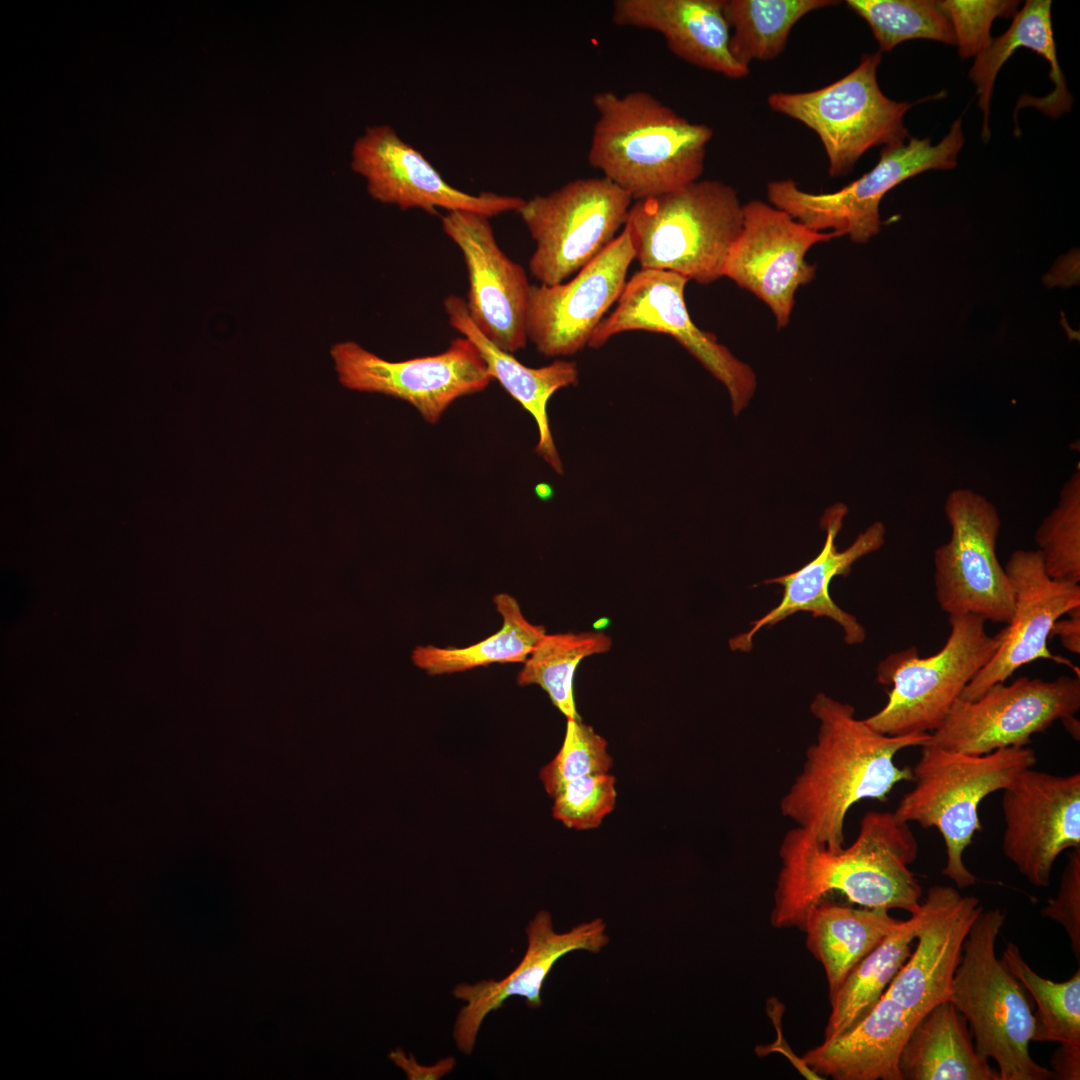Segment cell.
<instances>
[{"instance_id":"obj_43","label":"cell","mask_w":1080,"mask_h":1080,"mask_svg":"<svg viewBox=\"0 0 1080 1080\" xmlns=\"http://www.w3.org/2000/svg\"><path fill=\"white\" fill-rule=\"evenodd\" d=\"M1067 731L1076 739L1079 738V721L1075 716L1062 721Z\"/></svg>"},{"instance_id":"obj_18","label":"cell","mask_w":1080,"mask_h":1080,"mask_svg":"<svg viewBox=\"0 0 1080 1080\" xmlns=\"http://www.w3.org/2000/svg\"><path fill=\"white\" fill-rule=\"evenodd\" d=\"M351 168L366 182L376 201L401 210L471 211L488 217L517 212L518 196L481 192L474 195L450 185L433 165L389 125L368 126L354 142Z\"/></svg>"},{"instance_id":"obj_10","label":"cell","mask_w":1080,"mask_h":1080,"mask_svg":"<svg viewBox=\"0 0 1080 1080\" xmlns=\"http://www.w3.org/2000/svg\"><path fill=\"white\" fill-rule=\"evenodd\" d=\"M632 201L605 177L575 179L525 200L517 213L536 244L531 275L555 285L577 273L615 239Z\"/></svg>"},{"instance_id":"obj_4","label":"cell","mask_w":1080,"mask_h":1080,"mask_svg":"<svg viewBox=\"0 0 1080 1080\" xmlns=\"http://www.w3.org/2000/svg\"><path fill=\"white\" fill-rule=\"evenodd\" d=\"M736 190L719 180H697L632 203L627 229L640 269L669 271L709 285L723 276L742 228Z\"/></svg>"},{"instance_id":"obj_5","label":"cell","mask_w":1080,"mask_h":1080,"mask_svg":"<svg viewBox=\"0 0 1080 1080\" xmlns=\"http://www.w3.org/2000/svg\"><path fill=\"white\" fill-rule=\"evenodd\" d=\"M1005 919L999 908L983 909L972 923L949 1000L970 1026L977 1052L997 1063L1000 1080L1054 1079L1030 1054L1035 1020L1026 990L996 956Z\"/></svg>"},{"instance_id":"obj_8","label":"cell","mask_w":1080,"mask_h":1080,"mask_svg":"<svg viewBox=\"0 0 1080 1080\" xmlns=\"http://www.w3.org/2000/svg\"><path fill=\"white\" fill-rule=\"evenodd\" d=\"M880 62V51L865 54L850 73L820 89L775 92L768 97L773 111L818 135L832 177L848 174L870 148L902 144L909 138L904 115L911 104L892 100L881 91Z\"/></svg>"},{"instance_id":"obj_19","label":"cell","mask_w":1080,"mask_h":1080,"mask_svg":"<svg viewBox=\"0 0 1080 1080\" xmlns=\"http://www.w3.org/2000/svg\"><path fill=\"white\" fill-rule=\"evenodd\" d=\"M488 216L450 211L443 232L460 249L468 274L466 307L470 319L498 348L513 354L527 343L530 285L524 268L499 247Z\"/></svg>"},{"instance_id":"obj_41","label":"cell","mask_w":1080,"mask_h":1080,"mask_svg":"<svg viewBox=\"0 0 1080 1080\" xmlns=\"http://www.w3.org/2000/svg\"><path fill=\"white\" fill-rule=\"evenodd\" d=\"M1054 1079H1080V1048L1060 1045L1051 1057Z\"/></svg>"},{"instance_id":"obj_20","label":"cell","mask_w":1080,"mask_h":1080,"mask_svg":"<svg viewBox=\"0 0 1080 1080\" xmlns=\"http://www.w3.org/2000/svg\"><path fill=\"white\" fill-rule=\"evenodd\" d=\"M1004 569L1013 591V614L996 634L999 647L963 689L962 700L978 699L990 687L1005 682L1016 670L1038 659L1070 665L1067 659L1049 651L1047 641L1055 622L1080 607V585L1049 577L1037 549L1014 551Z\"/></svg>"},{"instance_id":"obj_40","label":"cell","mask_w":1080,"mask_h":1080,"mask_svg":"<svg viewBox=\"0 0 1080 1080\" xmlns=\"http://www.w3.org/2000/svg\"><path fill=\"white\" fill-rule=\"evenodd\" d=\"M1042 916L1060 924L1071 949L1080 959V848H1073L1063 870L1059 890L1042 909Z\"/></svg>"},{"instance_id":"obj_13","label":"cell","mask_w":1080,"mask_h":1080,"mask_svg":"<svg viewBox=\"0 0 1080 1080\" xmlns=\"http://www.w3.org/2000/svg\"><path fill=\"white\" fill-rule=\"evenodd\" d=\"M330 357L342 386L405 401L429 424H436L455 400L481 392L493 381L481 354L465 337L453 339L441 353L403 361L386 360L355 341L333 344Z\"/></svg>"},{"instance_id":"obj_9","label":"cell","mask_w":1080,"mask_h":1080,"mask_svg":"<svg viewBox=\"0 0 1080 1080\" xmlns=\"http://www.w3.org/2000/svg\"><path fill=\"white\" fill-rule=\"evenodd\" d=\"M963 144L959 118L935 145L928 138H910L907 143L883 147L869 172L837 191L807 192L794 180L783 179L767 184V197L771 205L814 231L830 230L864 244L880 231L879 205L884 195L924 171L954 168Z\"/></svg>"},{"instance_id":"obj_15","label":"cell","mask_w":1080,"mask_h":1080,"mask_svg":"<svg viewBox=\"0 0 1080 1080\" xmlns=\"http://www.w3.org/2000/svg\"><path fill=\"white\" fill-rule=\"evenodd\" d=\"M742 228L726 259L723 276L764 302L778 328L789 324L799 287L809 284L816 266L806 261L817 243L839 237L801 224L770 203L742 206Z\"/></svg>"},{"instance_id":"obj_37","label":"cell","mask_w":1080,"mask_h":1080,"mask_svg":"<svg viewBox=\"0 0 1080 1080\" xmlns=\"http://www.w3.org/2000/svg\"><path fill=\"white\" fill-rule=\"evenodd\" d=\"M611 766L607 741L581 719H567L562 747L541 770L540 778L552 797L565 783L586 775L608 773Z\"/></svg>"},{"instance_id":"obj_16","label":"cell","mask_w":1080,"mask_h":1080,"mask_svg":"<svg viewBox=\"0 0 1080 1080\" xmlns=\"http://www.w3.org/2000/svg\"><path fill=\"white\" fill-rule=\"evenodd\" d=\"M633 260L634 249L624 227L568 282L530 285L527 340L547 357L570 356L582 350L605 313L618 301Z\"/></svg>"},{"instance_id":"obj_22","label":"cell","mask_w":1080,"mask_h":1080,"mask_svg":"<svg viewBox=\"0 0 1080 1080\" xmlns=\"http://www.w3.org/2000/svg\"><path fill=\"white\" fill-rule=\"evenodd\" d=\"M916 948L884 992L918 1019L950 999L951 984L972 923L983 910L975 896L934 885L920 904Z\"/></svg>"},{"instance_id":"obj_42","label":"cell","mask_w":1080,"mask_h":1080,"mask_svg":"<svg viewBox=\"0 0 1080 1080\" xmlns=\"http://www.w3.org/2000/svg\"><path fill=\"white\" fill-rule=\"evenodd\" d=\"M1069 617L1057 620L1052 627L1050 638L1058 636L1062 646L1073 654H1080V607L1067 614Z\"/></svg>"},{"instance_id":"obj_23","label":"cell","mask_w":1080,"mask_h":1080,"mask_svg":"<svg viewBox=\"0 0 1080 1080\" xmlns=\"http://www.w3.org/2000/svg\"><path fill=\"white\" fill-rule=\"evenodd\" d=\"M847 512L848 508L842 503L828 508L821 519V527L827 536L820 553L797 571L764 581L783 587L781 601L764 616L752 621L749 631L731 639V649L749 651L753 637L761 628H770L797 612H809L813 617L836 621L843 628L848 644H860L865 640L864 627L831 599L829 584L835 576H847L858 559L879 550L885 542L886 528L882 522H874L848 548L839 551L835 539Z\"/></svg>"},{"instance_id":"obj_39","label":"cell","mask_w":1080,"mask_h":1080,"mask_svg":"<svg viewBox=\"0 0 1080 1080\" xmlns=\"http://www.w3.org/2000/svg\"><path fill=\"white\" fill-rule=\"evenodd\" d=\"M939 6L949 18L959 55H978L990 43V28L997 17L1016 14L1019 2L1006 0H945Z\"/></svg>"},{"instance_id":"obj_32","label":"cell","mask_w":1080,"mask_h":1080,"mask_svg":"<svg viewBox=\"0 0 1080 1080\" xmlns=\"http://www.w3.org/2000/svg\"><path fill=\"white\" fill-rule=\"evenodd\" d=\"M839 3L833 0H723L730 26V49L748 66L767 61L785 49L791 29L808 13Z\"/></svg>"},{"instance_id":"obj_12","label":"cell","mask_w":1080,"mask_h":1080,"mask_svg":"<svg viewBox=\"0 0 1080 1080\" xmlns=\"http://www.w3.org/2000/svg\"><path fill=\"white\" fill-rule=\"evenodd\" d=\"M1080 709V678L1054 680L1021 676L997 683L978 699H957L926 744L971 755L1008 747H1024L1033 734Z\"/></svg>"},{"instance_id":"obj_6","label":"cell","mask_w":1080,"mask_h":1080,"mask_svg":"<svg viewBox=\"0 0 1080 1080\" xmlns=\"http://www.w3.org/2000/svg\"><path fill=\"white\" fill-rule=\"evenodd\" d=\"M1036 762V754L1028 746L971 755L925 743L912 769L916 785L893 813L904 822L937 828L946 848L943 875L959 889L970 887L977 877L966 867L963 854L981 830L980 803L993 792L1005 789Z\"/></svg>"},{"instance_id":"obj_38","label":"cell","mask_w":1080,"mask_h":1080,"mask_svg":"<svg viewBox=\"0 0 1080 1080\" xmlns=\"http://www.w3.org/2000/svg\"><path fill=\"white\" fill-rule=\"evenodd\" d=\"M615 778L608 773L591 774L565 783L551 797L553 817L577 830L598 827L615 807Z\"/></svg>"},{"instance_id":"obj_1","label":"cell","mask_w":1080,"mask_h":1080,"mask_svg":"<svg viewBox=\"0 0 1080 1080\" xmlns=\"http://www.w3.org/2000/svg\"><path fill=\"white\" fill-rule=\"evenodd\" d=\"M918 854L909 823L890 812H868L855 841L828 849L799 827L790 829L779 847L781 867L770 923L802 930L817 903L841 896L865 908L915 913L922 888L908 866Z\"/></svg>"},{"instance_id":"obj_2","label":"cell","mask_w":1080,"mask_h":1080,"mask_svg":"<svg viewBox=\"0 0 1080 1080\" xmlns=\"http://www.w3.org/2000/svg\"><path fill=\"white\" fill-rule=\"evenodd\" d=\"M810 710L819 721L801 772L780 802L783 816L828 849L845 846L850 808L863 799L885 802L896 784L914 779L912 769L894 758L907 747L922 746L930 734L890 736L855 717L852 705L824 693Z\"/></svg>"},{"instance_id":"obj_24","label":"cell","mask_w":1080,"mask_h":1080,"mask_svg":"<svg viewBox=\"0 0 1080 1080\" xmlns=\"http://www.w3.org/2000/svg\"><path fill=\"white\" fill-rule=\"evenodd\" d=\"M612 20L660 33L673 54L694 66L733 79L749 75L731 52L723 0H616Z\"/></svg>"},{"instance_id":"obj_26","label":"cell","mask_w":1080,"mask_h":1080,"mask_svg":"<svg viewBox=\"0 0 1080 1080\" xmlns=\"http://www.w3.org/2000/svg\"><path fill=\"white\" fill-rule=\"evenodd\" d=\"M444 309L450 326L477 348L493 380L533 417L538 430L536 453L556 473L562 474L563 465L549 426L547 405L558 390L577 384V364L558 359L546 366L528 367L481 333L470 319L466 302L461 297L447 296Z\"/></svg>"},{"instance_id":"obj_35","label":"cell","mask_w":1080,"mask_h":1080,"mask_svg":"<svg viewBox=\"0 0 1080 1080\" xmlns=\"http://www.w3.org/2000/svg\"><path fill=\"white\" fill-rule=\"evenodd\" d=\"M846 5L867 22L880 52L912 39L955 45L951 22L938 1L848 0Z\"/></svg>"},{"instance_id":"obj_21","label":"cell","mask_w":1080,"mask_h":1080,"mask_svg":"<svg viewBox=\"0 0 1080 1080\" xmlns=\"http://www.w3.org/2000/svg\"><path fill=\"white\" fill-rule=\"evenodd\" d=\"M605 929L604 921L595 918L567 932L557 933L550 913L539 911L526 928V952L510 974L500 980H481L472 985L460 983L453 989L454 997L466 1002L457 1015L453 1030L459 1051L466 1055L472 1053L485 1017L501 1008L508 998L520 996L528 1007H540L541 989L555 963L572 951L599 953L609 943Z\"/></svg>"},{"instance_id":"obj_30","label":"cell","mask_w":1080,"mask_h":1080,"mask_svg":"<svg viewBox=\"0 0 1080 1080\" xmlns=\"http://www.w3.org/2000/svg\"><path fill=\"white\" fill-rule=\"evenodd\" d=\"M920 922L918 909L852 968L829 999L824 1040L850 1030L871 1011L911 954Z\"/></svg>"},{"instance_id":"obj_14","label":"cell","mask_w":1080,"mask_h":1080,"mask_svg":"<svg viewBox=\"0 0 1080 1080\" xmlns=\"http://www.w3.org/2000/svg\"><path fill=\"white\" fill-rule=\"evenodd\" d=\"M688 281L669 271L640 269L626 282L616 308L599 323L588 345L599 348L613 336L634 330L670 335L723 383L737 414L755 392V373L715 335L694 324L684 298Z\"/></svg>"},{"instance_id":"obj_3","label":"cell","mask_w":1080,"mask_h":1080,"mask_svg":"<svg viewBox=\"0 0 1080 1080\" xmlns=\"http://www.w3.org/2000/svg\"><path fill=\"white\" fill-rule=\"evenodd\" d=\"M589 164L635 201L699 180L713 130L693 123L646 91H599Z\"/></svg>"},{"instance_id":"obj_7","label":"cell","mask_w":1080,"mask_h":1080,"mask_svg":"<svg viewBox=\"0 0 1080 1080\" xmlns=\"http://www.w3.org/2000/svg\"><path fill=\"white\" fill-rule=\"evenodd\" d=\"M949 623V636L937 653L922 658L913 646L879 663L877 682L891 689L884 707L864 719L873 729L890 736L932 733L999 647L997 635H988L979 616L953 615Z\"/></svg>"},{"instance_id":"obj_36","label":"cell","mask_w":1080,"mask_h":1080,"mask_svg":"<svg viewBox=\"0 0 1080 1080\" xmlns=\"http://www.w3.org/2000/svg\"><path fill=\"white\" fill-rule=\"evenodd\" d=\"M1035 543L1054 580L1080 583V469L1060 489L1055 507L1042 519Z\"/></svg>"},{"instance_id":"obj_25","label":"cell","mask_w":1080,"mask_h":1080,"mask_svg":"<svg viewBox=\"0 0 1080 1080\" xmlns=\"http://www.w3.org/2000/svg\"><path fill=\"white\" fill-rule=\"evenodd\" d=\"M920 1019L883 994L853 1028L808 1050L803 1060L821 1078L901 1080L900 1053Z\"/></svg>"},{"instance_id":"obj_33","label":"cell","mask_w":1080,"mask_h":1080,"mask_svg":"<svg viewBox=\"0 0 1080 1080\" xmlns=\"http://www.w3.org/2000/svg\"><path fill=\"white\" fill-rule=\"evenodd\" d=\"M611 638L603 632L546 634L524 662L517 682L536 684L567 719H581L573 696V678L580 661L607 652Z\"/></svg>"},{"instance_id":"obj_17","label":"cell","mask_w":1080,"mask_h":1080,"mask_svg":"<svg viewBox=\"0 0 1080 1080\" xmlns=\"http://www.w3.org/2000/svg\"><path fill=\"white\" fill-rule=\"evenodd\" d=\"M1022 770L1003 789V852L1036 887H1047L1058 856L1080 848V773Z\"/></svg>"},{"instance_id":"obj_29","label":"cell","mask_w":1080,"mask_h":1080,"mask_svg":"<svg viewBox=\"0 0 1080 1080\" xmlns=\"http://www.w3.org/2000/svg\"><path fill=\"white\" fill-rule=\"evenodd\" d=\"M901 922L886 909L854 908L834 900L821 901L807 912L802 927L806 947L824 969L829 999L852 968Z\"/></svg>"},{"instance_id":"obj_34","label":"cell","mask_w":1080,"mask_h":1080,"mask_svg":"<svg viewBox=\"0 0 1080 1080\" xmlns=\"http://www.w3.org/2000/svg\"><path fill=\"white\" fill-rule=\"evenodd\" d=\"M1000 959L1036 1002L1032 1041L1080 1048V969L1066 981H1052L1037 974L1012 942Z\"/></svg>"},{"instance_id":"obj_27","label":"cell","mask_w":1080,"mask_h":1080,"mask_svg":"<svg viewBox=\"0 0 1080 1080\" xmlns=\"http://www.w3.org/2000/svg\"><path fill=\"white\" fill-rule=\"evenodd\" d=\"M1051 1L1029 0L1013 16L1008 30L997 38H992L988 46L975 56L969 77L978 93V104L983 113L982 138L990 137L989 111L990 99L996 76L1002 65L1018 48L1030 49L1050 63V78L1054 84L1051 93L1034 98L1024 95L1020 98L1017 109L1032 106L1047 116L1056 118L1070 111L1072 96L1068 92L1065 79L1058 63L1056 43L1051 23Z\"/></svg>"},{"instance_id":"obj_31","label":"cell","mask_w":1080,"mask_h":1080,"mask_svg":"<svg viewBox=\"0 0 1080 1080\" xmlns=\"http://www.w3.org/2000/svg\"><path fill=\"white\" fill-rule=\"evenodd\" d=\"M503 623L495 634L463 648L417 646L412 661L429 675L463 672L495 663H524L546 635L545 628L529 622L517 600L507 593L494 597Z\"/></svg>"},{"instance_id":"obj_28","label":"cell","mask_w":1080,"mask_h":1080,"mask_svg":"<svg viewBox=\"0 0 1080 1080\" xmlns=\"http://www.w3.org/2000/svg\"><path fill=\"white\" fill-rule=\"evenodd\" d=\"M964 1016L950 1000L918 1022L898 1060L901 1080H1000L981 1056Z\"/></svg>"},{"instance_id":"obj_11","label":"cell","mask_w":1080,"mask_h":1080,"mask_svg":"<svg viewBox=\"0 0 1080 1080\" xmlns=\"http://www.w3.org/2000/svg\"><path fill=\"white\" fill-rule=\"evenodd\" d=\"M951 535L933 556L935 597L948 614H973L1007 624L1013 614L1011 583L997 557L1001 518L997 507L970 488L946 497Z\"/></svg>"}]
</instances>
